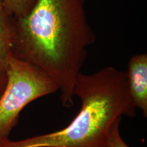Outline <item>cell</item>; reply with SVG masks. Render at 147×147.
I'll use <instances>...</instances> for the list:
<instances>
[{"label":"cell","instance_id":"ba28073f","mask_svg":"<svg viewBox=\"0 0 147 147\" xmlns=\"http://www.w3.org/2000/svg\"><path fill=\"white\" fill-rule=\"evenodd\" d=\"M7 82V75L5 67L0 66V97L5 89Z\"/></svg>","mask_w":147,"mask_h":147},{"label":"cell","instance_id":"5b68a950","mask_svg":"<svg viewBox=\"0 0 147 147\" xmlns=\"http://www.w3.org/2000/svg\"><path fill=\"white\" fill-rule=\"evenodd\" d=\"M12 23L5 10L3 0H0V66L6 67L12 55Z\"/></svg>","mask_w":147,"mask_h":147},{"label":"cell","instance_id":"3957f363","mask_svg":"<svg viewBox=\"0 0 147 147\" xmlns=\"http://www.w3.org/2000/svg\"><path fill=\"white\" fill-rule=\"evenodd\" d=\"M5 70L7 82L0 97V140L9 138L25 106L59 91L57 84L45 71L12 55Z\"/></svg>","mask_w":147,"mask_h":147},{"label":"cell","instance_id":"8992f818","mask_svg":"<svg viewBox=\"0 0 147 147\" xmlns=\"http://www.w3.org/2000/svg\"><path fill=\"white\" fill-rule=\"evenodd\" d=\"M37 0H3L7 14L11 18H18L27 15Z\"/></svg>","mask_w":147,"mask_h":147},{"label":"cell","instance_id":"277c9868","mask_svg":"<svg viewBox=\"0 0 147 147\" xmlns=\"http://www.w3.org/2000/svg\"><path fill=\"white\" fill-rule=\"evenodd\" d=\"M129 91L136 108L147 116V55L132 56L126 71Z\"/></svg>","mask_w":147,"mask_h":147},{"label":"cell","instance_id":"52a82bcc","mask_svg":"<svg viewBox=\"0 0 147 147\" xmlns=\"http://www.w3.org/2000/svg\"><path fill=\"white\" fill-rule=\"evenodd\" d=\"M121 119H117L110 128L108 138V147H129L121 136L119 124Z\"/></svg>","mask_w":147,"mask_h":147},{"label":"cell","instance_id":"6da1fadb","mask_svg":"<svg viewBox=\"0 0 147 147\" xmlns=\"http://www.w3.org/2000/svg\"><path fill=\"white\" fill-rule=\"evenodd\" d=\"M12 56L37 66L61 92V104L73 105L77 76L95 36L84 0H37L27 15L11 18Z\"/></svg>","mask_w":147,"mask_h":147},{"label":"cell","instance_id":"7a4b0ae2","mask_svg":"<svg viewBox=\"0 0 147 147\" xmlns=\"http://www.w3.org/2000/svg\"><path fill=\"white\" fill-rule=\"evenodd\" d=\"M74 95L80 99L81 108L65 127L21 140H2L0 147H108L114 122L136 113L126 71L111 66L91 74L79 73Z\"/></svg>","mask_w":147,"mask_h":147}]
</instances>
